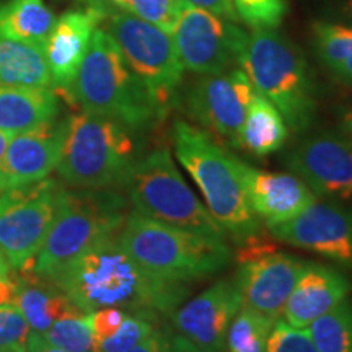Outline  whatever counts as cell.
I'll use <instances>...</instances> for the list:
<instances>
[{"mask_svg": "<svg viewBox=\"0 0 352 352\" xmlns=\"http://www.w3.org/2000/svg\"><path fill=\"white\" fill-rule=\"evenodd\" d=\"M26 352H65L60 347H56L47 342L41 334L33 333L30 334L28 342H26Z\"/></svg>", "mask_w": 352, "mask_h": 352, "instance_id": "39", "label": "cell"}, {"mask_svg": "<svg viewBox=\"0 0 352 352\" xmlns=\"http://www.w3.org/2000/svg\"><path fill=\"white\" fill-rule=\"evenodd\" d=\"M266 352H318V349L307 329L294 328L284 320H279L267 338Z\"/></svg>", "mask_w": 352, "mask_h": 352, "instance_id": "33", "label": "cell"}, {"mask_svg": "<svg viewBox=\"0 0 352 352\" xmlns=\"http://www.w3.org/2000/svg\"><path fill=\"white\" fill-rule=\"evenodd\" d=\"M168 342L170 334L155 328L144 341H140L129 352H168Z\"/></svg>", "mask_w": 352, "mask_h": 352, "instance_id": "37", "label": "cell"}, {"mask_svg": "<svg viewBox=\"0 0 352 352\" xmlns=\"http://www.w3.org/2000/svg\"><path fill=\"white\" fill-rule=\"evenodd\" d=\"M173 148L227 239L240 246L261 232V222L246 199L233 153L215 142L208 132L186 121L175 122Z\"/></svg>", "mask_w": 352, "mask_h": 352, "instance_id": "2", "label": "cell"}, {"mask_svg": "<svg viewBox=\"0 0 352 352\" xmlns=\"http://www.w3.org/2000/svg\"><path fill=\"white\" fill-rule=\"evenodd\" d=\"M289 126L274 104L261 94H254L240 131L239 148L253 157H267L284 147Z\"/></svg>", "mask_w": 352, "mask_h": 352, "instance_id": "23", "label": "cell"}, {"mask_svg": "<svg viewBox=\"0 0 352 352\" xmlns=\"http://www.w3.org/2000/svg\"><path fill=\"white\" fill-rule=\"evenodd\" d=\"M118 240L148 274L176 283L188 284L217 274L232 259L227 240L165 226L138 210L127 214Z\"/></svg>", "mask_w": 352, "mask_h": 352, "instance_id": "4", "label": "cell"}, {"mask_svg": "<svg viewBox=\"0 0 352 352\" xmlns=\"http://www.w3.org/2000/svg\"><path fill=\"white\" fill-rule=\"evenodd\" d=\"M65 189L51 178L0 195V252L12 270L32 267L60 210Z\"/></svg>", "mask_w": 352, "mask_h": 352, "instance_id": "10", "label": "cell"}, {"mask_svg": "<svg viewBox=\"0 0 352 352\" xmlns=\"http://www.w3.org/2000/svg\"><path fill=\"white\" fill-rule=\"evenodd\" d=\"M267 230L277 241L352 270V209L341 202L316 199L297 217Z\"/></svg>", "mask_w": 352, "mask_h": 352, "instance_id": "14", "label": "cell"}, {"mask_svg": "<svg viewBox=\"0 0 352 352\" xmlns=\"http://www.w3.org/2000/svg\"><path fill=\"white\" fill-rule=\"evenodd\" d=\"M184 2L191 3L195 7L204 8V10L214 13L217 16H222V19L228 21H235V23L240 21V16L236 13L235 7H233L232 0H184Z\"/></svg>", "mask_w": 352, "mask_h": 352, "instance_id": "36", "label": "cell"}, {"mask_svg": "<svg viewBox=\"0 0 352 352\" xmlns=\"http://www.w3.org/2000/svg\"><path fill=\"white\" fill-rule=\"evenodd\" d=\"M315 50L324 67L352 85V26L316 21L311 26Z\"/></svg>", "mask_w": 352, "mask_h": 352, "instance_id": "26", "label": "cell"}, {"mask_svg": "<svg viewBox=\"0 0 352 352\" xmlns=\"http://www.w3.org/2000/svg\"><path fill=\"white\" fill-rule=\"evenodd\" d=\"M241 308V296L235 280H219L204 292L184 300L171 314L176 333L202 352H227V333Z\"/></svg>", "mask_w": 352, "mask_h": 352, "instance_id": "15", "label": "cell"}, {"mask_svg": "<svg viewBox=\"0 0 352 352\" xmlns=\"http://www.w3.org/2000/svg\"><path fill=\"white\" fill-rule=\"evenodd\" d=\"M132 131L100 114L82 111L67 120L59 178L76 189L103 191L122 186L138 162Z\"/></svg>", "mask_w": 352, "mask_h": 352, "instance_id": "5", "label": "cell"}, {"mask_svg": "<svg viewBox=\"0 0 352 352\" xmlns=\"http://www.w3.org/2000/svg\"><path fill=\"white\" fill-rule=\"evenodd\" d=\"M19 294V277L6 274L0 276V307L13 305Z\"/></svg>", "mask_w": 352, "mask_h": 352, "instance_id": "38", "label": "cell"}, {"mask_svg": "<svg viewBox=\"0 0 352 352\" xmlns=\"http://www.w3.org/2000/svg\"><path fill=\"white\" fill-rule=\"evenodd\" d=\"M32 328L15 305L0 307V349L26 347Z\"/></svg>", "mask_w": 352, "mask_h": 352, "instance_id": "34", "label": "cell"}, {"mask_svg": "<svg viewBox=\"0 0 352 352\" xmlns=\"http://www.w3.org/2000/svg\"><path fill=\"white\" fill-rule=\"evenodd\" d=\"M285 165L316 197L352 199V142L347 135L329 131L308 135L289 152Z\"/></svg>", "mask_w": 352, "mask_h": 352, "instance_id": "13", "label": "cell"}, {"mask_svg": "<svg viewBox=\"0 0 352 352\" xmlns=\"http://www.w3.org/2000/svg\"><path fill=\"white\" fill-rule=\"evenodd\" d=\"M56 16L44 0H10L0 7V36L46 44Z\"/></svg>", "mask_w": 352, "mask_h": 352, "instance_id": "25", "label": "cell"}, {"mask_svg": "<svg viewBox=\"0 0 352 352\" xmlns=\"http://www.w3.org/2000/svg\"><path fill=\"white\" fill-rule=\"evenodd\" d=\"M274 321L243 307L232 320L227 333V352H266Z\"/></svg>", "mask_w": 352, "mask_h": 352, "instance_id": "28", "label": "cell"}, {"mask_svg": "<svg viewBox=\"0 0 352 352\" xmlns=\"http://www.w3.org/2000/svg\"><path fill=\"white\" fill-rule=\"evenodd\" d=\"M59 100L52 88L0 83V129L15 135L56 121Z\"/></svg>", "mask_w": 352, "mask_h": 352, "instance_id": "21", "label": "cell"}, {"mask_svg": "<svg viewBox=\"0 0 352 352\" xmlns=\"http://www.w3.org/2000/svg\"><path fill=\"white\" fill-rule=\"evenodd\" d=\"M171 34L183 67L199 76H217L241 67L248 44V33L235 21L184 0Z\"/></svg>", "mask_w": 352, "mask_h": 352, "instance_id": "11", "label": "cell"}, {"mask_svg": "<svg viewBox=\"0 0 352 352\" xmlns=\"http://www.w3.org/2000/svg\"><path fill=\"white\" fill-rule=\"evenodd\" d=\"M236 168L250 208L266 227L297 217L316 201L314 191L294 173L259 170L240 158H236Z\"/></svg>", "mask_w": 352, "mask_h": 352, "instance_id": "19", "label": "cell"}, {"mask_svg": "<svg viewBox=\"0 0 352 352\" xmlns=\"http://www.w3.org/2000/svg\"><path fill=\"white\" fill-rule=\"evenodd\" d=\"M82 310L118 307L129 314L171 315L186 300V283L148 274L124 252L118 235L98 241L52 279Z\"/></svg>", "mask_w": 352, "mask_h": 352, "instance_id": "1", "label": "cell"}, {"mask_svg": "<svg viewBox=\"0 0 352 352\" xmlns=\"http://www.w3.org/2000/svg\"><path fill=\"white\" fill-rule=\"evenodd\" d=\"M90 2H108V3H111V6H116L118 0H90Z\"/></svg>", "mask_w": 352, "mask_h": 352, "instance_id": "46", "label": "cell"}, {"mask_svg": "<svg viewBox=\"0 0 352 352\" xmlns=\"http://www.w3.org/2000/svg\"><path fill=\"white\" fill-rule=\"evenodd\" d=\"M182 6L183 0H118L114 7L173 33Z\"/></svg>", "mask_w": 352, "mask_h": 352, "instance_id": "31", "label": "cell"}, {"mask_svg": "<svg viewBox=\"0 0 352 352\" xmlns=\"http://www.w3.org/2000/svg\"><path fill=\"white\" fill-rule=\"evenodd\" d=\"M254 90L266 96L290 129L303 132L316 114L315 83L302 51L272 28L252 30L241 60Z\"/></svg>", "mask_w": 352, "mask_h": 352, "instance_id": "6", "label": "cell"}, {"mask_svg": "<svg viewBox=\"0 0 352 352\" xmlns=\"http://www.w3.org/2000/svg\"><path fill=\"white\" fill-rule=\"evenodd\" d=\"M67 120L12 135L0 162V195L50 178L64 152Z\"/></svg>", "mask_w": 352, "mask_h": 352, "instance_id": "17", "label": "cell"}, {"mask_svg": "<svg viewBox=\"0 0 352 352\" xmlns=\"http://www.w3.org/2000/svg\"><path fill=\"white\" fill-rule=\"evenodd\" d=\"M0 83L54 88L43 44L0 36Z\"/></svg>", "mask_w": 352, "mask_h": 352, "instance_id": "24", "label": "cell"}, {"mask_svg": "<svg viewBox=\"0 0 352 352\" xmlns=\"http://www.w3.org/2000/svg\"><path fill=\"white\" fill-rule=\"evenodd\" d=\"M127 314L129 311L118 307H104L91 311V329H94L95 346L116 333Z\"/></svg>", "mask_w": 352, "mask_h": 352, "instance_id": "35", "label": "cell"}, {"mask_svg": "<svg viewBox=\"0 0 352 352\" xmlns=\"http://www.w3.org/2000/svg\"><path fill=\"white\" fill-rule=\"evenodd\" d=\"M0 352H26V347H6L0 349Z\"/></svg>", "mask_w": 352, "mask_h": 352, "instance_id": "45", "label": "cell"}, {"mask_svg": "<svg viewBox=\"0 0 352 352\" xmlns=\"http://www.w3.org/2000/svg\"><path fill=\"white\" fill-rule=\"evenodd\" d=\"M168 352H202L199 347L192 344L191 341L182 336V334L175 333L170 334V342H168Z\"/></svg>", "mask_w": 352, "mask_h": 352, "instance_id": "40", "label": "cell"}, {"mask_svg": "<svg viewBox=\"0 0 352 352\" xmlns=\"http://www.w3.org/2000/svg\"><path fill=\"white\" fill-rule=\"evenodd\" d=\"M50 344L65 352H95V338L91 329V311L85 310L57 320L46 333L41 334Z\"/></svg>", "mask_w": 352, "mask_h": 352, "instance_id": "29", "label": "cell"}, {"mask_svg": "<svg viewBox=\"0 0 352 352\" xmlns=\"http://www.w3.org/2000/svg\"><path fill=\"white\" fill-rule=\"evenodd\" d=\"M240 20L252 30L272 28L283 23L287 3L285 0H232Z\"/></svg>", "mask_w": 352, "mask_h": 352, "instance_id": "32", "label": "cell"}, {"mask_svg": "<svg viewBox=\"0 0 352 352\" xmlns=\"http://www.w3.org/2000/svg\"><path fill=\"white\" fill-rule=\"evenodd\" d=\"M342 124H344L346 135L349 138V140L352 142V109L344 114V121H342Z\"/></svg>", "mask_w": 352, "mask_h": 352, "instance_id": "43", "label": "cell"}, {"mask_svg": "<svg viewBox=\"0 0 352 352\" xmlns=\"http://www.w3.org/2000/svg\"><path fill=\"white\" fill-rule=\"evenodd\" d=\"M21 274L13 305L19 307L33 333L44 334L57 320L82 310L52 280L32 271H21Z\"/></svg>", "mask_w": 352, "mask_h": 352, "instance_id": "22", "label": "cell"}, {"mask_svg": "<svg viewBox=\"0 0 352 352\" xmlns=\"http://www.w3.org/2000/svg\"><path fill=\"white\" fill-rule=\"evenodd\" d=\"M124 208V199L108 189H65L59 214L26 271L52 280L88 248L120 233L127 217Z\"/></svg>", "mask_w": 352, "mask_h": 352, "instance_id": "7", "label": "cell"}, {"mask_svg": "<svg viewBox=\"0 0 352 352\" xmlns=\"http://www.w3.org/2000/svg\"><path fill=\"white\" fill-rule=\"evenodd\" d=\"M305 329L318 352H352V300L346 298Z\"/></svg>", "mask_w": 352, "mask_h": 352, "instance_id": "27", "label": "cell"}, {"mask_svg": "<svg viewBox=\"0 0 352 352\" xmlns=\"http://www.w3.org/2000/svg\"><path fill=\"white\" fill-rule=\"evenodd\" d=\"M336 16L347 23V26H352V0H342L336 10Z\"/></svg>", "mask_w": 352, "mask_h": 352, "instance_id": "41", "label": "cell"}, {"mask_svg": "<svg viewBox=\"0 0 352 352\" xmlns=\"http://www.w3.org/2000/svg\"><path fill=\"white\" fill-rule=\"evenodd\" d=\"M157 328L155 316L127 314L116 333L95 346V352H129Z\"/></svg>", "mask_w": 352, "mask_h": 352, "instance_id": "30", "label": "cell"}, {"mask_svg": "<svg viewBox=\"0 0 352 352\" xmlns=\"http://www.w3.org/2000/svg\"><path fill=\"white\" fill-rule=\"evenodd\" d=\"M107 16L101 2H90L82 10H70L56 20L44 44L54 90L70 95L95 30Z\"/></svg>", "mask_w": 352, "mask_h": 352, "instance_id": "18", "label": "cell"}, {"mask_svg": "<svg viewBox=\"0 0 352 352\" xmlns=\"http://www.w3.org/2000/svg\"><path fill=\"white\" fill-rule=\"evenodd\" d=\"M307 263L294 254L279 252L241 261L235 279L241 305L252 308L274 323L279 321Z\"/></svg>", "mask_w": 352, "mask_h": 352, "instance_id": "16", "label": "cell"}, {"mask_svg": "<svg viewBox=\"0 0 352 352\" xmlns=\"http://www.w3.org/2000/svg\"><path fill=\"white\" fill-rule=\"evenodd\" d=\"M82 111L144 131L164 120L148 88L132 72L114 39L96 28L69 95Z\"/></svg>", "mask_w": 352, "mask_h": 352, "instance_id": "3", "label": "cell"}, {"mask_svg": "<svg viewBox=\"0 0 352 352\" xmlns=\"http://www.w3.org/2000/svg\"><path fill=\"white\" fill-rule=\"evenodd\" d=\"M104 32L118 44L127 65L148 88L165 118L175 104L184 72L173 34L124 10L108 16Z\"/></svg>", "mask_w": 352, "mask_h": 352, "instance_id": "9", "label": "cell"}, {"mask_svg": "<svg viewBox=\"0 0 352 352\" xmlns=\"http://www.w3.org/2000/svg\"><path fill=\"white\" fill-rule=\"evenodd\" d=\"M10 139H12V134H8V132H6L3 129H0V162H2L3 155H6Z\"/></svg>", "mask_w": 352, "mask_h": 352, "instance_id": "42", "label": "cell"}, {"mask_svg": "<svg viewBox=\"0 0 352 352\" xmlns=\"http://www.w3.org/2000/svg\"><path fill=\"white\" fill-rule=\"evenodd\" d=\"M254 94L248 74L235 67L192 82L184 94V107L202 131L239 148L240 131Z\"/></svg>", "mask_w": 352, "mask_h": 352, "instance_id": "12", "label": "cell"}, {"mask_svg": "<svg viewBox=\"0 0 352 352\" xmlns=\"http://www.w3.org/2000/svg\"><path fill=\"white\" fill-rule=\"evenodd\" d=\"M124 188L139 214L165 226L227 240L206 204H202L176 168L168 148H157L132 166Z\"/></svg>", "mask_w": 352, "mask_h": 352, "instance_id": "8", "label": "cell"}, {"mask_svg": "<svg viewBox=\"0 0 352 352\" xmlns=\"http://www.w3.org/2000/svg\"><path fill=\"white\" fill-rule=\"evenodd\" d=\"M351 292L352 283L342 272L318 263H307L285 303L284 321L294 328L305 329L349 298Z\"/></svg>", "mask_w": 352, "mask_h": 352, "instance_id": "20", "label": "cell"}, {"mask_svg": "<svg viewBox=\"0 0 352 352\" xmlns=\"http://www.w3.org/2000/svg\"><path fill=\"white\" fill-rule=\"evenodd\" d=\"M10 272H12V267H10V264H8L7 258L3 256V253L0 252V276L10 274Z\"/></svg>", "mask_w": 352, "mask_h": 352, "instance_id": "44", "label": "cell"}]
</instances>
